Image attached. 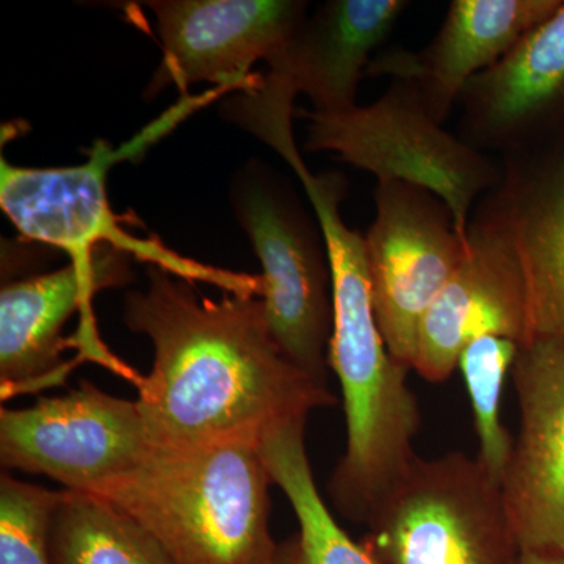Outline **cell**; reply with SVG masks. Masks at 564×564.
Returning <instances> with one entry per match:
<instances>
[{
	"label": "cell",
	"mask_w": 564,
	"mask_h": 564,
	"mask_svg": "<svg viewBox=\"0 0 564 564\" xmlns=\"http://www.w3.org/2000/svg\"><path fill=\"white\" fill-rule=\"evenodd\" d=\"M148 278L147 291L126 299L124 322L154 348L137 388L152 444L261 441L282 422L337 403L278 347L259 296L202 299L192 282L155 267Z\"/></svg>",
	"instance_id": "cell-1"
},
{
	"label": "cell",
	"mask_w": 564,
	"mask_h": 564,
	"mask_svg": "<svg viewBox=\"0 0 564 564\" xmlns=\"http://www.w3.org/2000/svg\"><path fill=\"white\" fill-rule=\"evenodd\" d=\"M272 484L259 441L231 440L152 444L131 469L87 494L131 518L173 564H270Z\"/></svg>",
	"instance_id": "cell-2"
},
{
	"label": "cell",
	"mask_w": 564,
	"mask_h": 564,
	"mask_svg": "<svg viewBox=\"0 0 564 564\" xmlns=\"http://www.w3.org/2000/svg\"><path fill=\"white\" fill-rule=\"evenodd\" d=\"M191 107L188 104L172 110V117L155 122L154 128L120 151L111 150L109 143H96L82 165L24 169L2 159L0 207L25 237L61 248L82 269L95 265L99 247H111L192 284L207 282L225 293L262 299V274L231 272L184 258L159 237L141 239L126 231L120 215L111 209L107 196L110 166L159 139Z\"/></svg>",
	"instance_id": "cell-3"
},
{
	"label": "cell",
	"mask_w": 564,
	"mask_h": 564,
	"mask_svg": "<svg viewBox=\"0 0 564 564\" xmlns=\"http://www.w3.org/2000/svg\"><path fill=\"white\" fill-rule=\"evenodd\" d=\"M364 544L381 564H519L502 486L477 458L415 456L370 518Z\"/></svg>",
	"instance_id": "cell-4"
},
{
	"label": "cell",
	"mask_w": 564,
	"mask_h": 564,
	"mask_svg": "<svg viewBox=\"0 0 564 564\" xmlns=\"http://www.w3.org/2000/svg\"><path fill=\"white\" fill-rule=\"evenodd\" d=\"M307 151H333L375 174L378 184L406 182L432 192L454 215L464 242L475 206L502 180L484 152L444 131L414 80L393 77L380 99L344 113H306Z\"/></svg>",
	"instance_id": "cell-5"
},
{
	"label": "cell",
	"mask_w": 564,
	"mask_h": 564,
	"mask_svg": "<svg viewBox=\"0 0 564 564\" xmlns=\"http://www.w3.org/2000/svg\"><path fill=\"white\" fill-rule=\"evenodd\" d=\"M234 206L262 263V302L273 339L293 366L328 389L334 313L322 231L263 170L247 172L234 191Z\"/></svg>",
	"instance_id": "cell-6"
},
{
	"label": "cell",
	"mask_w": 564,
	"mask_h": 564,
	"mask_svg": "<svg viewBox=\"0 0 564 564\" xmlns=\"http://www.w3.org/2000/svg\"><path fill=\"white\" fill-rule=\"evenodd\" d=\"M131 280L129 256L99 247L95 265L69 262L55 272L10 282L0 292V388L2 400L62 383L70 364L66 348L90 359L139 388L143 375L104 345L91 311L93 295Z\"/></svg>",
	"instance_id": "cell-7"
},
{
	"label": "cell",
	"mask_w": 564,
	"mask_h": 564,
	"mask_svg": "<svg viewBox=\"0 0 564 564\" xmlns=\"http://www.w3.org/2000/svg\"><path fill=\"white\" fill-rule=\"evenodd\" d=\"M377 215L366 234L375 315L392 358L413 370L423 317L462 262L467 242L432 192L406 182L375 191Z\"/></svg>",
	"instance_id": "cell-8"
},
{
	"label": "cell",
	"mask_w": 564,
	"mask_h": 564,
	"mask_svg": "<svg viewBox=\"0 0 564 564\" xmlns=\"http://www.w3.org/2000/svg\"><path fill=\"white\" fill-rule=\"evenodd\" d=\"M151 445L137 400L87 381L65 395L0 411L3 469L46 475L66 491H93L131 469Z\"/></svg>",
	"instance_id": "cell-9"
},
{
	"label": "cell",
	"mask_w": 564,
	"mask_h": 564,
	"mask_svg": "<svg viewBox=\"0 0 564 564\" xmlns=\"http://www.w3.org/2000/svg\"><path fill=\"white\" fill-rule=\"evenodd\" d=\"M484 334L521 347L533 339L524 270L489 193L470 217L462 262L423 317L414 372L430 383H443L458 369L464 347Z\"/></svg>",
	"instance_id": "cell-10"
},
{
	"label": "cell",
	"mask_w": 564,
	"mask_h": 564,
	"mask_svg": "<svg viewBox=\"0 0 564 564\" xmlns=\"http://www.w3.org/2000/svg\"><path fill=\"white\" fill-rule=\"evenodd\" d=\"M519 432L502 492L522 554L564 555V339L536 337L513 366Z\"/></svg>",
	"instance_id": "cell-11"
},
{
	"label": "cell",
	"mask_w": 564,
	"mask_h": 564,
	"mask_svg": "<svg viewBox=\"0 0 564 564\" xmlns=\"http://www.w3.org/2000/svg\"><path fill=\"white\" fill-rule=\"evenodd\" d=\"M158 22L163 61L152 88L212 82L251 87L258 62H269L307 17L302 0H158L147 2Z\"/></svg>",
	"instance_id": "cell-12"
},
{
	"label": "cell",
	"mask_w": 564,
	"mask_h": 564,
	"mask_svg": "<svg viewBox=\"0 0 564 564\" xmlns=\"http://www.w3.org/2000/svg\"><path fill=\"white\" fill-rule=\"evenodd\" d=\"M458 137L475 151L536 144L564 102V2L507 55L467 82Z\"/></svg>",
	"instance_id": "cell-13"
},
{
	"label": "cell",
	"mask_w": 564,
	"mask_h": 564,
	"mask_svg": "<svg viewBox=\"0 0 564 564\" xmlns=\"http://www.w3.org/2000/svg\"><path fill=\"white\" fill-rule=\"evenodd\" d=\"M562 132L547 148L533 144L505 155L502 180L488 192L511 234L524 270L533 339H564Z\"/></svg>",
	"instance_id": "cell-14"
},
{
	"label": "cell",
	"mask_w": 564,
	"mask_h": 564,
	"mask_svg": "<svg viewBox=\"0 0 564 564\" xmlns=\"http://www.w3.org/2000/svg\"><path fill=\"white\" fill-rule=\"evenodd\" d=\"M563 0H454L432 43L417 54L375 58L366 76L414 80L434 120L444 124L467 82L502 61L558 10Z\"/></svg>",
	"instance_id": "cell-15"
},
{
	"label": "cell",
	"mask_w": 564,
	"mask_h": 564,
	"mask_svg": "<svg viewBox=\"0 0 564 564\" xmlns=\"http://www.w3.org/2000/svg\"><path fill=\"white\" fill-rule=\"evenodd\" d=\"M404 0H332L304 18L288 43L267 62L269 73L304 93L317 113H344L356 107V93L372 52L403 11Z\"/></svg>",
	"instance_id": "cell-16"
},
{
	"label": "cell",
	"mask_w": 564,
	"mask_h": 564,
	"mask_svg": "<svg viewBox=\"0 0 564 564\" xmlns=\"http://www.w3.org/2000/svg\"><path fill=\"white\" fill-rule=\"evenodd\" d=\"M307 419L280 423L263 434L259 451L272 477L299 519L304 564H381L366 544L356 543L337 524L315 485L306 451Z\"/></svg>",
	"instance_id": "cell-17"
},
{
	"label": "cell",
	"mask_w": 564,
	"mask_h": 564,
	"mask_svg": "<svg viewBox=\"0 0 564 564\" xmlns=\"http://www.w3.org/2000/svg\"><path fill=\"white\" fill-rule=\"evenodd\" d=\"M51 555L54 564H173L131 518L66 489L52 521Z\"/></svg>",
	"instance_id": "cell-18"
},
{
	"label": "cell",
	"mask_w": 564,
	"mask_h": 564,
	"mask_svg": "<svg viewBox=\"0 0 564 564\" xmlns=\"http://www.w3.org/2000/svg\"><path fill=\"white\" fill-rule=\"evenodd\" d=\"M521 348L507 337L484 334L470 340L458 359L473 406L477 459L500 486L514 444L502 421L503 384Z\"/></svg>",
	"instance_id": "cell-19"
},
{
	"label": "cell",
	"mask_w": 564,
	"mask_h": 564,
	"mask_svg": "<svg viewBox=\"0 0 564 564\" xmlns=\"http://www.w3.org/2000/svg\"><path fill=\"white\" fill-rule=\"evenodd\" d=\"M65 489L0 477V564H54L51 527Z\"/></svg>",
	"instance_id": "cell-20"
},
{
	"label": "cell",
	"mask_w": 564,
	"mask_h": 564,
	"mask_svg": "<svg viewBox=\"0 0 564 564\" xmlns=\"http://www.w3.org/2000/svg\"><path fill=\"white\" fill-rule=\"evenodd\" d=\"M270 564H304L299 536L289 538L285 543L278 544L276 554Z\"/></svg>",
	"instance_id": "cell-21"
},
{
	"label": "cell",
	"mask_w": 564,
	"mask_h": 564,
	"mask_svg": "<svg viewBox=\"0 0 564 564\" xmlns=\"http://www.w3.org/2000/svg\"><path fill=\"white\" fill-rule=\"evenodd\" d=\"M519 564H564V555L522 554Z\"/></svg>",
	"instance_id": "cell-22"
}]
</instances>
